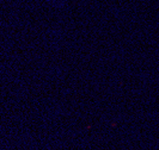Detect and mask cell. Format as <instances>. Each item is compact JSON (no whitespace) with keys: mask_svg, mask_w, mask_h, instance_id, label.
Returning <instances> with one entry per match:
<instances>
[]
</instances>
